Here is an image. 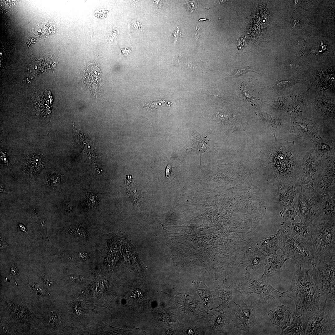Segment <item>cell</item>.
<instances>
[{
	"label": "cell",
	"mask_w": 335,
	"mask_h": 335,
	"mask_svg": "<svg viewBox=\"0 0 335 335\" xmlns=\"http://www.w3.org/2000/svg\"><path fill=\"white\" fill-rule=\"evenodd\" d=\"M278 230L280 238V249L289 259L297 261L300 266L314 265L318 260L309 238L299 236L293 232L288 224H281Z\"/></svg>",
	"instance_id": "cell-3"
},
{
	"label": "cell",
	"mask_w": 335,
	"mask_h": 335,
	"mask_svg": "<svg viewBox=\"0 0 335 335\" xmlns=\"http://www.w3.org/2000/svg\"><path fill=\"white\" fill-rule=\"evenodd\" d=\"M125 262L129 270L136 276L145 277V267L139 258L136 248L125 238L122 239Z\"/></svg>",
	"instance_id": "cell-12"
},
{
	"label": "cell",
	"mask_w": 335,
	"mask_h": 335,
	"mask_svg": "<svg viewBox=\"0 0 335 335\" xmlns=\"http://www.w3.org/2000/svg\"><path fill=\"white\" fill-rule=\"evenodd\" d=\"M288 259L284 254L276 253L272 257L267 258L264 264L265 269L262 277L267 279L278 272L284 263Z\"/></svg>",
	"instance_id": "cell-18"
},
{
	"label": "cell",
	"mask_w": 335,
	"mask_h": 335,
	"mask_svg": "<svg viewBox=\"0 0 335 335\" xmlns=\"http://www.w3.org/2000/svg\"><path fill=\"white\" fill-rule=\"evenodd\" d=\"M290 227L292 231L299 236L309 238L306 225L301 222L297 223L295 222L292 223V226Z\"/></svg>",
	"instance_id": "cell-25"
},
{
	"label": "cell",
	"mask_w": 335,
	"mask_h": 335,
	"mask_svg": "<svg viewBox=\"0 0 335 335\" xmlns=\"http://www.w3.org/2000/svg\"><path fill=\"white\" fill-rule=\"evenodd\" d=\"M171 166L170 164H168L166 167L165 171V175L167 178H169L171 174Z\"/></svg>",
	"instance_id": "cell-31"
},
{
	"label": "cell",
	"mask_w": 335,
	"mask_h": 335,
	"mask_svg": "<svg viewBox=\"0 0 335 335\" xmlns=\"http://www.w3.org/2000/svg\"><path fill=\"white\" fill-rule=\"evenodd\" d=\"M267 258L266 255L257 248L251 249L246 254L244 265L247 268L255 271L264 265Z\"/></svg>",
	"instance_id": "cell-19"
},
{
	"label": "cell",
	"mask_w": 335,
	"mask_h": 335,
	"mask_svg": "<svg viewBox=\"0 0 335 335\" xmlns=\"http://www.w3.org/2000/svg\"><path fill=\"white\" fill-rule=\"evenodd\" d=\"M196 30L195 36L197 40H199L200 39L202 36V34L199 30V28L197 26L196 27Z\"/></svg>",
	"instance_id": "cell-32"
},
{
	"label": "cell",
	"mask_w": 335,
	"mask_h": 335,
	"mask_svg": "<svg viewBox=\"0 0 335 335\" xmlns=\"http://www.w3.org/2000/svg\"><path fill=\"white\" fill-rule=\"evenodd\" d=\"M131 297L137 298H143V294L142 291L140 289H136L133 291L131 294Z\"/></svg>",
	"instance_id": "cell-29"
},
{
	"label": "cell",
	"mask_w": 335,
	"mask_h": 335,
	"mask_svg": "<svg viewBox=\"0 0 335 335\" xmlns=\"http://www.w3.org/2000/svg\"><path fill=\"white\" fill-rule=\"evenodd\" d=\"M280 214L281 217L290 221L292 223L295 222L294 218L297 215V213L293 206L290 205L285 206L284 210L281 212Z\"/></svg>",
	"instance_id": "cell-26"
},
{
	"label": "cell",
	"mask_w": 335,
	"mask_h": 335,
	"mask_svg": "<svg viewBox=\"0 0 335 335\" xmlns=\"http://www.w3.org/2000/svg\"><path fill=\"white\" fill-rule=\"evenodd\" d=\"M212 319V327L217 331H219L224 327L227 322V318L225 314L221 310L214 313Z\"/></svg>",
	"instance_id": "cell-23"
},
{
	"label": "cell",
	"mask_w": 335,
	"mask_h": 335,
	"mask_svg": "<svg viewBox=\"0 0 335 335\" xmlns=\"http://www.w3.org/2000/svg\"><path fill=\"white\" fill-rule=\"evenodd\" d=\"M254 72L258 74V73L257 72V71L251 70L250 69L249 67V66H248L244 68H239L236 69L234 71L232 74L230 76V78H236L238 77L244 73H246L248 72Z\"/></svg>",
	"instance_id": "cell-27"
},
{
	"label": "cell",
	"mask_w": 335,
	"mask_h": 335,
	"mask_svg": "<svg viewBox=\"0 0 335 335\" xmlns=\"http://www.w3.org/2000/svg\"><path fill=\"white\" fill-rule=\"evenodd\" d=\"M181 33L178 27L174 30L172 34L173 40L174 43L179 40L181 37Z\"/></svg>",
	"instance_id": "cell-28"
},
{
	"label": "cell",
	"mask_w": 335,
	"mask_h": 335,
	"mask_svg": "<svg viewBox=\"0 0 335 335\" xmlns=\"http://www.w3.org/2000/svg\"><path fill=\"white\" fill-rule=\"evenodd\" d=\"M235 303L232 321L235 327L240 330L249 331L256 324L255 306L256 305L246 302L241 305Z\"/></svg>",
	"instance_id": "cell-11"
},
{
	"label": "cell",
	"mask_w": 335,
	"mask_h": 335,
	"mask_svg": "<svg viewBox=\"0 0 335 335\" xmlns=\"http://www.w3.org/2000/svg\"><path fill=\"white\" fill-rule=\"evenodd\" d=\"M288 84V82L286 81H282L279 82L278 83L276 84L275 87L276 88H278L279 90H282L283 89V88H285L287 87Z\"/></svg>",
	"instance_id": "cell-30"
},
{
	"label": "cell",
	"mask_w": 335,
	"mask_h": 335,
	"mask_svg": "<svg viewBox=\"0 0 335 335\" xmlns=\"http://www.w3.org/2000/svg\"><path fill=\"white\" fill-rule=\"evenodd\" d=\"M217 292V307L228 308L229 302L232 300L233 294L231 287L228 284L226 278Z\"/></svg>",
	"instance_id": "cell-22"
},
{
	"label": "cell",
	"mask_w": 335,
	"mask_h": 335,
	"mask_svg": "<svg viewBox=\"0 0 335 335\" xmlns=\"http://www.w3.org/2000/svg\"><path fill=\"white\" fill-rule=\"evenodd\" d=\"M268 315L272 323L279 327L282 331L291 325L294 317L291 309L284 305L269 310Z\"/></svg>",
	"instance_id": "cell-13"
},
{
	"label": "cell",
	"mask_w": 335,
	"mask_h": 335,
	"mask_svg": "<svg viewBox=\"0 0 335 335\" xmlns=\"http://www.w3.org/2000/svg\"><path fill=\"white\" fill-rule=\"evenodd\" d=\"M314 151L318 159L320 161L334 155V142L332 140L320 137L314 140Z\"/></svg>",
	"instance_id": "cell-15"
},
{
	"label": "cell",
	"mask_w": 335,
	"mask_h": 335,
	"mask_svg": "<svg viewBox=\"0 0 335 335\" xmlns=\"http://www.w3.org/2000/svg\"><path fill=\"white\" fill-rule=\"evenodd\" d=\"M276 144L270 158L271 179L279 186L289 184L296 187L301 161L294 142L279 139Z\"/></svg>",
	"instance_id": "cell-2"
},
{
	"label": "cell",
	"mask_w": 335,
	"mask_h": 335,
	"mask_svg": "<svg viewBox=\"0 0 335 335\" xmlns=\"http://www.w3.org/2000/svg\"><path fill=\"white\" fill-rule=\"evenodd\" d=\"M325 306L321 311L310 317L305 335L335 334V319H332L331 312Z\"/></svg>",
	"instance_id": "cell-9"
},
{
	"label": "cell",
	"mask_w": 335,
	"mask_h": 335,
	"mask_svg": "<svg viewBox=\"0 0 335 335\" xmlns=\"http://www.w3.org/2000/svg\"><path fill=\"white\" fill-rule=\"evenodd\" d=\"M207 20H210L209 19L206 18H200L198 20V21H204Z\"/></svg>",
	"instance_id": "cell-33"
},
{
	"label": "cell",
	"mask_w": 335,
	"mask_h": 335,
	"mask_svg": "<svg viewBox=\"0 0 335 335\" xmlns=\"http://www.w3.org/2000/svg\"><path fill=\"white\" fill-rule=\"evenodd\" d=\"M312 315L309 313L300 315L294 314L291 325L282 331L281 335H305L310 318Z\"/></svg>",
	"instance_id": "cell-16"
},
{
	"label": "cell",
	"mask_w": 335,
	"mask_h": 335,
	"mask_svg": "<svg viewBox=\"0 0 335 335\" xmlns=\"http://www.w3.org/2000/svg\"><path fill=\"white\" fill-rule=\"evenodd\" d=\"M318 126L307 120L294 122L292 125L291 132L299 137L312 141L321 137L318 134Z\"/></svg>",
	"instance_id": "cell-14"
},
{
	"label": "cell",
	"mask_w": 335,
	"mask_h": 335,
	"mask_svg": "<svg viewBox=\"0 0 335 335\" xmlns=\"http://www.w3.org/2000/svg\"><path fill=\"white\" fill-rule=\"evenodd\" d=\"M259 250L265 252L267 256L276 253L277 251L280 248V238L279 233L275 234L265 235L261 237L257 242Z\"/></svg>",
	"instance_id": "cell-17"
},
{
	"label": "cell",
	"mask_w": 335,
	"mask_h": 335,
	"mask_svg": "<svg viewBox=\"0 0 335 335\" xmlns=\"http://www.w3.org/2000/svg\"><path fill=\"white\" fill-rule=\"evenodd\" d=\"M288 288L282 292L283 297L293 300L296 305L294 314L308 313L314 314L323 309L326 304L321 302L322 297L315 280L314 267L312 264L300 266Z\"/></svg>",
	"instance_id": "cell-1"
},
{
	"label": "cell",
	"mask_w": 335,
	"mask_h": 335,
	"mask_svg": "<svg viewBox=\"0 0 335 335\" xmlns=\"http://www.w3.org/2000/svg\"><path fill=\"white\" fill-rule=\"evenodd\" d=\"M196 290L203 301L207 303V305L212 304L213 300L211 294L203 284H194Z\"/></svg>",
	"instance_id": "cell-24"
},
{
	"label": "cell",
	"mask_w": 335,
	"mask_h": 335,
	"mask_svg": "<svg viewBox=\"0 0 335 335\" xmlns=\"http://www.w3.org/2000/svg\"><path fill=\"white\" fill-rule=\"evenodd\" d=\"M296 194V187L289 184L279 186V191L274 201L281 205L286 206L293 202Z\"/></svg>",
	"instance_id": "cell-20"
},
{
	"label": "cell",
	"mask_w": 335,
	"mask_h": 335,
	"mask_svg": "<svg viewBox=\"0 0 335 335\" xmlns=\"http://www.w3.org/2000/svg\"><path fill=\"white\" fill-rule=\"evenodd\" d=\"M335 219H315L307 226L308 236L318 259L335 256Z\"/></svg>",
	"instance_id": "cell-4"
},
{
	"label": "cell",
	"mask_w": 335,
	"mask_h": 335,
	"mask_svg": "<svg viewBox=\"0 0 335 335\" xmlns=\"http://www.w3.org/2000/svg\"><path fill=\"white\" fill-rule=\"evenodd\" d=\"M321 169L315 187L321 196L327 194L335 196V157L333 156L321 161Z\"/></svg>",
	"instance_id": "cell-10"
},
{
	"label": "cell",
	"mask_w": 335,
	"mask_h": 335,
	"mask_svg": "<svg viewBox=\"0 0 335 335\" xmlns=\"http://www.w3.org/2000/svg\"><path fill=\"white\" fill-rule=\"evenodd\" d=\"M322 204L320 212L315 218L331 217L335 219V196L327 194L321 196Z\"/></svg>",
	"instance_id": "cell-21"
},
{
	"label": "cell",
	"mask_w": 335,
	"mask_h": 335,
	"mask_svg": "<svg viewBox=\"0 0 335 335\" xmlns=\"http://www.w3.org/2000/svg\"><path fill=\"white\" fill-rule=\"evenodd\" d=\"M246 302L254 304L268 303L283 297L282 292L273 287L266 279L247 272L236 289Z\"/></svg>",
	"instance_id": "cell-5"
},
{
	"label": "cell",
	"mask_w": 335,
	"mask_h": 335,
	"mask_svg": "<svg viewBox=\"0 0 335 335\" xmlns=\"http://www.w3.org/2000/svg\"><path fill=\"white\" fill-rule=\"evenodd\" d=\"M335 257L328 256L318 258L313 266L317 288L322 297L335 301Z\"/></svg>",
	"instance_id": "cell-7"
},
{
	"label": "cell",
	"mask_w": 335,
	"mask_h": 335,
	"mask_svg": "<svg viewBox=\"0 0 335 335\" xmlns=\"http://www.w3.org/2000/svg\"><path fill=\"white\" fill-rule=\"evenodd\" d=\"M294 207L301 221L307 226L318 216L322 206L321 195L315 187H296Z\"/></svg>",
	"instance_id": "cell-6"
},
{
	"label": "cell",
	"mask_w": 335,
	"mask_h": 335,
	"mask_svg": "<svg viewBox=\"0 0 335 335\" xmlns=\"http://www.w3.org/2000/svg\"><path fill=\"white\" fill-rule=\"evenodd\" d=\"M321 161L314 151L307 153L301 161L299 175L296 187L298 185L314 187L321 169Z\"/></svg>",
	"instance_id": "cell-8"
}]
</instances>
